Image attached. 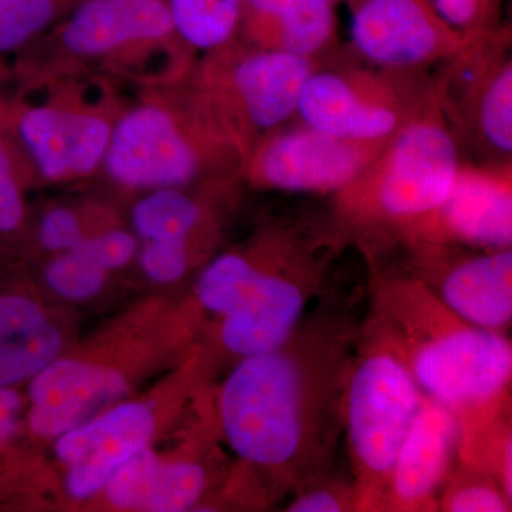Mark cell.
Returning <instances> with one entry per match:
<instances>
[{"label": "cell", "mask_w": 512, "mask_h": 512, "mask_svg": "<svg viewBox=\"0 0 512 512\" xmlns=\"http://www.w3.org/2000/svg\"><path fill=\"white\" fill-rule=\"evenodd\" d=\"M359 325L349 299L329 289L284 342L238 360L222 386V434L261 471L272 501L332 471Z\"/></svg>", "instance_id": "1"}, {"label": "cell", "mask_w": 512, "mask_h": 512, "mask_svg": "<svg viewBox=\"0 0 512 512\" xmlns=\"http://www.w3.org/2000/svg\"><path fill=\"white\" fill-rule=\"evenodd\" d=\"M369 264V312L389 332L427 396L456 414L460 443L511 413L512 343L478 328L400 268Z\"/></svg>", "instance_id": "2"}, {"label": "cell", "mask_w": 512, "mask_h": 512, "mask_svg": "<svg viewBox=\"0 0 512 512\" xmlns=\"http://www.w3.org/2000/svg\"><path fill=\"white\" fill-rule=\"evenodd\" d=\"M349 241L333 215L295 217L266 232L254 251L214 259L195 296L220 318L222 348L241 360L284 342L329 291L332 266Z\"/></svg>", "instance_id": "3"}, {"label": "cell", "mask_w": 512, "mask_h": 512, "mask_svg": "<svg viewBox=\"0 0 512 512\" xmlns=\"http://www.w3.org/2000/svg\"><path fill=\"white\" fill-rule=\"evenodd\" d=\"M463 165L436 94L352 184L335 194L333 218L349 239L392 237L446 201Z\"/></svg>", "instance_id": "4"}, {"label": "cell", "mask_w": 512, "mask_h": 512, "mask_svg": "<svg viewBox=\"0 0 512 512\" xmlns=\"http://www.w3.org/2000/svg\"><path fill=\"white\" fill-rule=\"evenodd\" d=\"M424 394L392 336L367 312L357 330L343 394V433L357 512H383L394 458Z\"/></svg>", "instance_id": "5"}, {"label": "cell", "mask_w": 512, "mask_h": 512, "mask_svg": "<svg viewBox=\"0 0 512 512\" xmlns=\"http://www.w3.org/2000/svg\"><path fill=\"white\" fill-rule=\"evenodd\" d=\"M404 73L316 66L303 86L296 117L330 136L386 143L436 97L431 90H413Z\"/></svg>", "instance_id": "6"}, {"label": "cell", "mask_w": 512, "mask_h": 512, "mask_svg": "<svg viewBox=\"0 0 512 512\" xmlns=\"http://www.w3.org/2000/svg\"><path fill=\"white\" fill-rule=\"evenodd\" d=\"M403 269L450 311L478 328L507 333L512 320V249L414 244Z\"/></svg>", "instance_id": "7"}, {"label": "cell", "mask_w": 512, "mask_h": 512, "mask_svg": "<svg viewBox=\"0 0 512 512\" xmlns=\"http://www.w3.org/2000/svg\"><path fill=\"white\" fill-rule=\"evenodd\" d=\"M353 49L373 66L394 72L460 55L480 39L461 35L437 15L430 0H348Z\"/></svg>", "instance_id": "8"}, {"label": "cell", "mask_w": 512, "mask_h": 512, "mask_svg": "<svg viewBox=\"0 0 512 512\" xmlns=\"http://www.w3.org/2000/svg\"><path fill=\"white\" fill-rule=\"evenodd\" d=\"M386 143L345 140L302 123L282 126L256 151L251 175L269 190L335 195L376 160Z\"/></svg>", "instance_id": "9"}, {"label": "cell", "mask_w": 512, "mask_h": 512, "mask_svg": "<svg viewBox=\"0 0 512 512\" xmlns=\"http://www.w3.org/2000/svg\"><path fill=\"white\" fill-rule=\"evenodd\" d=\"M392 237L403 245L511 248V165L495 168L463 165L446 201L430 214L400 228Z\"/></svg>", "instance_id": "10"}, {"label": "cell", "mask_w": 512, "mask_h": 512, "mask_svg": "<svg viewBox=\"0 0 512 512\" xmlns=\"http://www.w3.org/2000/svg\"><path fill=\"white\" fill-rule=\"evenodd\" d=\"M104 160L114 180L137 188L188 184L201 167L197 148L174 117L154 106L131 111L111 130Z\"/></svg>", "instance_id": "11"}, {"label": "cell", "mask_w": 512, "mask_h": 512, "mask_svg": "<svg viewBox=\"0 0 512 512\" xmlns=\"http://www.w3.org/2000/svg\"><path fill=\"white\" fill-rule=\"evenodd\" d=\"M460 424L447 406L424 394L397 451L383 512H437L439 495L457 461Z\"/></svg>", "instance_id": "12"}, {"label": "cell", "mask_w": 512, "mask_h": 512, "mask_svg": "<svg viewBox=\"0 0 512 512\" xmlns=\"http://www.w3.org/2000/svg\"><path fill=\"white\" fill-rule=\"evenodd\" d=\"M154 429L146 404L126 403L60 436L56 454L69 468V493L89 498L103 490L120 467L147 448Z\"/></svg>", "instance_id": "13"}, {"label": "cell", "mask_w": 512, "mask_h": 512, "mask_svg": "<svg viewBox=\"0 0 512 512\" xmlns=\"http://www.w3.org/2000/svg\"><path fill=\"white\" fill-rule=\"evenodd\" d=\"M126 393V379L117 370L77 360H53L30 382V429L37 436H63L93 420Z\"/></svg>", "instance_id": "14"}, {"label": "cell", "mask_w": 512, "mask_h": 512, "mask_svg": "<svg viewBox=\"0 0 512 512\" xmlns=\"http://www.w3.org/2000/svg\"><path fill=\"white\" fill-rule=\"evenodd\" d=\"M19 136L49 180L82 177L104 160L111 136L106 120L92 114L36 107L18 121Z\"/></svg>", "instance_id": "15"}, {"label": "cell", "mask_w": 512, "mask_h": 512, "mask_svg": "<svg viewBox=\"0 0 512 512\" xmlns=\"http://www.w3.org/2000/svg\"><path fill=\"white\" fill-rule=\"evenodd\" d=\"M315 69V60L278 50L256 49L238 60L231 87L249 126L274 131L296 117L303 86Z\"/></svg>", "instance_id": "16"}, {"label": "cell", "mask_w": 512, "mask_h": 512, "mask_svg": "<svg viewBox=\"0 0 512 512\" xmlns=\"http://www.w3.org/2000/svg\"><path fill=\"white\" fill-rule=\"evenodd\" d=\"M175 33L164 0H80L62 29L63 45L99 56L131 43L157 42Z\"/></svg>", "instance_id": "17"}, {"label": "cell", "mask_w": 512, "mask_h": 512, "mask_svg": "<svg viewBox=\"0 0 512 512\" xmlns=\"http://www.w3.org/2000/svg\"><path fill=\"white\" fill-rule=\"evenodd\" d=\"M207 470L195 461L163 463L144 448L107 483L110 503L126 510L183 512L200 503Z\"/></svg>", "instance_id": "18"}, {"label": "cell", "mask_w": 512, "mask_h": 512, "mask_svg": "<svg viewBox=\"0 0 512 512\" xmlns=\"http://www.w3.org/2000/svg\"><path fill=\"white\" fill-rule=\"evenodd\" d=\"M335 5L332 0H247L239 29L247 30L259 49L316 60L335 40Z\"/></svg>", "instance_id": "19"}, {"label": "cell", "mask_w": 512, "mask_h": 512, "mask_svg": "<svg viewBox=\"0 0 512 512\" xmlns=\"http://www.w3.org/2000/svg\"><path fill=\"white\" fill-rule=\"evenodd\" d=\"M174 30L197 49L224 46L239 30L247 0H164Z\"/></svg>", "instance_id": "20"}, {"label": "cell", "mask_w": 512, "mask_h": 512, "mask_svg": "<svg viewBox=\"0 0 512 512\" xmlns=\"http://www.w3.org/2000/svg\"><path fill=\"white\" fill-rule=\"evenodd\" d=\"M201 205L171 188L154 192L136 205L133 221L138 234L148 241L183 242L202 221Z\"/></svg>", "instance_id": "21"}, {"label": "cell", "mask_w": 512, "mask_h": 512, "mask_svg": "<svg viewBox=\"0 0 512 512\" xmlns=\"http://www.w3.org/2000/svg\"><path fill=\"white\" fill-rule=\"evenodd\" d=\"M62 349V336L49 322L0 333V387L32 379Z\"/></svg>", "instance_id": "22"}, {"label": "cell", "mask_w": 512, "mask_h": 512, "mask_svg": "<svg viewBox=\"0 0 512 512\" xmlns=\"http://www.w3.org/2000/svg\"><path fill=\"white\" fill-rule=\"evenodd\" d=\"M476 123L485 143L498 153L512 151V63L504 60L478 79Z\"/></svg>", "instance_id": "23"}, {"label": "cell", "mask_w": 512, "mask_h": 512, "mask_svg": "<svg viewBox=\"0 0 512 512\" xmlns=\"http://www.w3.org/2000/svg\"><path fill=\"white\" fill-rule=\"evenodd\" d=\"M441 512H511L512 497L484 470L457 460L439 495Z\"/></svg>", "instance_id": "24"}, {"label": "cell", "mask_w": 512, "mask_h": 512, "mask_svg": "<svg viewBox=\"0 0 512 512\" xmlns=\"http://www.w3.org/2000/svg\"><path fill=\"white\" fill-rule=\"evenodd\" d=\"M457 460L474 464L494 477L512 497V417L495 420L473 440L458 446Z\"/></svg>", "instance_id": "25"}, {"label": "cell", "mask_w": 512, "mask_h": 512, "mask_svg": "<svg viewBox=\"0 0 512 512\" xmlns=\"http://www.w3.org/2000/svg\"><path fill=\"white\" fill-rule=\"evenodd\" d=\"M67 0H0V53L25 46L56 19Z\"/></svg>", "instance_id": "26"}, {"label": "cell", "mask_w": 512, "mask_h": 512, "mask_svg": "<svg viewBox=\"0 0 512 512\" xmlns=\"http://www.w3.org/2000/svg\"><path fill=\"white\" fill-rule=\"evenodd\" d=\"M46 279L59 295L82 301L103 288L106 271L77 245L47 266Z\"/></svg>", "instance_id": "27"}, {"label": "cell", "mask_w": 512, "mask_h": 512, "mask_svg": "<svg viewBox=\"0 0 512 512\" xmlns=\"http://www.w3.org/2000/svg\"><path fill=\"white\" fill-rule=\"evenodd\" d=\"M505 0H430L437 15L461 35L483 39L497 32Z\"/></svg>", "instance_id": "28"}, {"label": "cell", "mask_w": 512, "mask_h": 512, "mask_svg": "<svg viewBox=\"0 0 512 512\" xmlns=\"http://www.w3.org/2000/svg\"><path fill=\"white\" fill-rule=\"evenodd\" d=\"M286 512H357L353 481L333 477L332 471L315 478L292 494Z\"/></svg>", "instance_id": "29"}, {"label": "cell", "mask_w": 512, "mask_h": 512, "mask_svg": "<svg viewBox=\"0 0 512 512\" xmlns=\"http://www.w3.org/2000/svg\"><path fill=\"white\" fill-rule=\"evenodd\" d=\"M148 278L171 284L183 278L188 268V248L183 242L148 241L140 258Z\"/></svg>", "instance_id": "30"}, {"label": "cell", "mask_w": 512, "mask_h": 512, "mask_svg": "<svg viewBox=\"0 0 512 512\" xmlns=\"http://www.w3.org/2000/svg\"><path fill=\"white\" fill-rule=\"evenodd\" d=\"M39 239L49 251L67 252L82 244L84 238L76 215L67 208H55L43 218Z\"/></svg>", "instance_id": "31"}, {"label": "cell", "mask_w": 512, "mask_h": 512, "mask_svg": "<svg viewBox=\"0 0 512 512\" xmlns=\"http://www.w3.org/2000/svg\"><path fill=\"white\" fill-rule=\"evenodd\" d=\"M23 220V201L16 183L13 161L0 141V234H10Z\"/></svg>", "instance_id": "32"}, {"label": "cell", "mask_w": 512, "mask_h": 512, "mask_svg": "<svg viewBox=\"0 0 512 512\" xmlns=\"http://www.w3.org/2000/svg\"><path fill=\"white\" fill-rule=\"evenodd\" d=\"M80 248L104 269L121 268L133 258L136 242L127 232L113 231L99 238L83 239Z\"/></svg>", "instance_id": "33"}, {"label": "cell", "mask_w": 512, "mask_h": 512, "mask_svg": "<svg viewBox=\"0 0 512 512\" xmlns=\"http://www.w3.org/2000/svg\"><path fill=\"white\" fill-rule=\"evenodd\" d=\"M20 406L19 394L12 387H0V444L12 439L18 429Z\"/></svg>", "instance_id": "34"}, {"label": "cell", "mask_w": 512, "mask_h": 512, "mask_svg": "<svg viewBox=\"0 0 512 512\" xmlns=\"http://www.w3.org/2000/svg\"><path fill=\"white\" fill-rule=\"evenodd\" d=\"M333 3H338L340 0H332Z\"/></svg>", "instance_id": "35"}]
</instances>
